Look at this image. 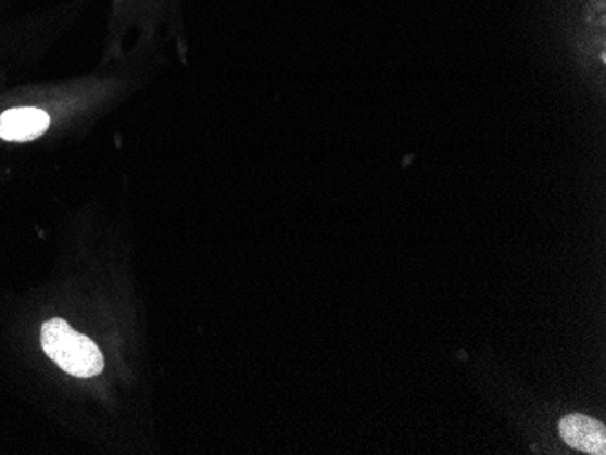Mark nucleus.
<instances>
[{
  "instance_id": "obj_1",
  "label": "nucleus",
  "mask_w": 606,
  "mask_h": 455,
  "mask_svg": "<svg viewBox=\"0 0 606 455\" xmlns=\"http://www.w3.org/2000/svg\"><path fill=\"white\" fill-rule=\"evenodd\" d=\"M40 343L46 356L75 378H94L104 370V356L99 346L88 336L73 330L64 319L46 321Z\"/></svg>"
},
{
  "instance_id": "obj_3",
  "label": "nucleus",
  "mask_w": 606,
  "mask_h": 455,
  "mask_svg": "<svg viewBox=\"0 0 606 455\" xmlns=\"http://www.w3.org/2000/svg\"><path fill=\"white\" fill-rule=\"evenodd\" d=\"M559 432L568 446L581 450L584 454L603 455L606 452L605 427L595 419L581 414H570L559 425Z\"/></svg>"
},
{
  "instance_id": "obj_2",
  "label": "nucleus",
  "mask_w": 606,
  "mask_h": 455,
  "mask_svg": "<svg viewBox=\"0 0 606 455\" xmlns=\"http://www.w3.org/2000/svg\"><path fill=\"white\" fill-rule=\"evenodd\" d=\"M50 116L37 108H13L0 115V138L8 142H29L45 135Z\"/></svg>"
}]
</instances>
